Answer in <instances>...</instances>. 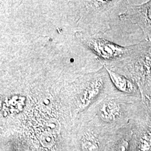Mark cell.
Returning a JSON list of instances; mask_svg holds the SVG:
<instances>
[{
  "label": "cell",
  "mask_w": 151,
  "mask_h": 151,
  "mask_svg": "<svg viewBox=\"0 0 151 151\" xmlns=\"http://www.w3.org/2000/svg\"><path fill=\"white\" fill-rule=\"evenodd\" d=\"M147 16L148 19L151 22V5L148 6L147 10Z\"/></svg>",
  "instance_id": "cell-5"
},
{
  "label": "cell",
  "mask_w": 151,
  "mask_h": 151,
  "mask_svg": "<svg viewBox=\"0 0 151 151\" xmlns=\"http://www.w3.org/2000/svg\"><path fill=\"white\" fill-rule=\"evenodd\" d=\"M39 140L42 146L44 147L50 148L53 146L54 138L52 135L49 133H44L39 137Z\"/></svg>",
  "instance_id": "cell-3"
},
{
  "label": "cell",
  "mask_w": 151,
  "mask_h": 151,
  "mask_svg": "<svg viewBox=\"0 0 151 151\" xmlns=\"http://www.w3.org/2000/svg\"><path fill=\"white\" fill-rule=\"evenodd\" d=\"M93 142V140L92 139L86 137L83 140V143H82V146H83L84 148L87 150V151H92L93 150L96 148V145Z\"/></svg>",
  "instance_id": "cell-4"
},
{
  "label": "cell",
  "mask_w": 151,
  "mask_h": 151,
  "mask_svg": "<svg viewBox=\"0 0 151 151\" xmlns=\"http://www.w3.org/2000/svg\"><path fill=\"white\" fill-rule=\"evenodd\" d=\"M93 45L97 52L105 55V57H114V55H118L122 52L121 49L116 47L110 44L104 43V42H95Z\"/></svg>",
  "instance_id": "cell-1"
},
{
  "label": "cell",
  "mask_w": 151,
  "mask_h": 151,
  "mask_svg": "<svg viewBox=\"0 0 151 151\" xmlns=\"http://www.w3.org/2000/svg\"><path fill=\"white\" fill-rule=\"evenodd\" d=\"M108 71L114 84L119 90L123 91H128L129 90L130 88V83H129L128 81L125 79V78L116 75L110 70H108Z\"/></svg>",
  "instance_id": "cell-2"
}]
</instances>
